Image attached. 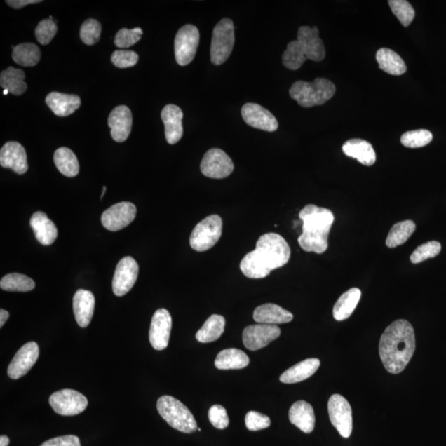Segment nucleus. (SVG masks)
<instances>
[{
	"instance_id": "1",
	"label": "nucleus",
	"mask_w": 446,
	"mask_h": 446,
	"mask_svg": "<svg viewBox=\"0 0 446 446\" xmlns=\"http://www.w3.org/2000/svg\"><path fill=\"white\" fill-rule=\"evenodd\" d=\"M290 257V245L283 236L264 234L257 241L255 250L241 260V271L250 278H266L273 269L285 266Z\"/></svg>"
},
{
	"instance_id": "2",
	"label": "nucleus",
	"mask_w": 446,
	"mask_h": 446,
	"mask_svg": "<svg viewBox=\"0 0 446 446\" xmlns=\"http://www.w3.org/2000/svg\"><path fill=\"white\" fill-rule=\"evenodd\" d=\"M416 349L414 329L406 320H395L380 338L379 356L384 368L397 374L405 370Z\"/></svg>"
},
{
	"instance_id": "3",
	"label": "nucleus",
	"mask_w": 446,
	"mask_h": 446,
	"mask_svg": "<svg viewBox=\"0 0 446 446\" xmlns=\"http://www.w3.org/2000/svg\"><path fill=\"white\" fill-rule=\"evenodd\" d=\"M303 232L297 241L306 252L323 254L328 248V236L334 222V215L327 208L309 204L299 212Z\"/></svg>"
},
{
	"instance_id": "4",
	"label": "nucleus",
	"mask_w": 446,
	"mask_h": 446,
	"mask_svg": "<svg viewBox=\"0 0 446 446\" xmlns=\"http://www.w3.org/2000/svg\"><path fill=\"white\" fill-rule=\"evenodd\" d=\"M326 57L323 41L319 37L317 27H301L297 32V39L287 45L282 55L283 66L291 71L299 69L306 60L322 62Z\"/></svg>"
},
{
	"instance_id": "5",
	"label": "nucleus",
	"mask_w": 446,
	"mask_h": 446,
	"mask_svg": "<svg viewBox=\"0 0 446 446\" xmlns=\"http://www.w3.org/2000/svg\"><path fill=\"white\" fill-rule=\"evenodd\" d=\"M336 86L324 78H317L313 82L297 81L290 90L292 100L304 108H312L326 104L336 93Z\"/></svg>"
},
{
	"instance_id": "6",
	"label": "nucleus",
	"mask_w": 446,
	"mask_h": 446,
	"mask_svg": "<svg viewBox=\"0 0 446 446\" xmlns=\"http://www.w3.org/2000/svg\"><path fill=\"white\" fill-rule=\"evenodd\" d=\"M156 407L161 417L174 429L187 434L198 430L192 412L178 399L165 395L158 399Z\"/></svg>"
},
{
	"instance_id": "7",
	"label": "nucleus",
	"mask_w": 446,
	"mask_h": 446,
	"mask_svg": "<svg viewBox=\"0 0 446 446\" xmlns=\"http://www.w3.org/2000/svg\"><path fill=\"white\" fill-rule=\"evenodd\" d=\"M234 44V23L230 18H223L212 32L210 48L212 63L216 66L224 63L230 57Z\"/></svg>"
},
{
	"instance_id": "8",
	"label": "nucleus",
	"mask_w": 446,
	"mask_h": 446,
	"mask_svg": "<svg viewBox=\"0 0 446 446\" xmlns=\"http://www.w3.org/2000/svg\"><path fill=\"white\" fill-rule=\"evenodd\" d=\"M222 232V220L220 216H208L194 227L190 236V245L196 252H206L219 241Z\"/></svg>"
},
{
	"instance_id": "9",
	"label": "nucleus",
	"mask_w": 446,
	"mask_h": 446,
	"mask_svg": "<svg viewBox=\"0 0 446 446\" xmlns=\"http://www.w3.org/2000/svg\"><path fill=\"white\" fill-rule=\"evenodd\" d=\"M49 403L60 416H76L86 410L88 399L76 390L62 389L50 395Z\"/></svg>"
},
{
	"instance_id": "10",
	"label": "nucleus",
	"mask_w": 446,
	"mask_h": 446,
	"mask_svg": "<svg viewBox=\"0 0 446 446\" xmlns=\"http://www.w3.org/2000/svg\"><path fill=\"white\" fill-rule=\"evenodd\" d=\"M201 39L196 27L187 25L181 27L175 39V55L180 66H187L193 62Z\"/></svg>"
},
{
	"instance_id": "11",
	"label": "nucleus",
	"mask_w": 446,
	"mask_h": 446,
	"mask_svg": "<svg viewBox=\"0 0 446 446\" xmlns=\"http://www.w3.org/2000/svg\"><path fill=\"white\" fill-rule=\"evenodd\" d=\"M328 413L332 424L344 438H349L353 428L350 403L340 394H334L328 401Z\"/></svg>"
},
{
	"instance_id": "12",
	"label": "nucleus",
	"mask_w": 446,
	"mask_h": 446,
	"mask_svg": "<svg viewBox=\"0 0 446 446\" xmlns=\"http://www.w3.org/2000/svg\"><path fill=\"white\" fill-rule=\"evenodd\" d=\"M201 170L206 177L224 179L234 172V164L225 151L218 148H212L204 155Z\"/></svg>"
},
{
	"instance_id": "13",
	"label": "nucleus",
	"mask_w": 446,
	"mask_h": 446,
	"mask_svg": "<svg viewBox=\"0 0 446 446\" xmlns=\"http://www.w3.org/2000/svg\"><path fill=\"white\" fill-rule=\"evenodd\" d=\"M281 328L277 325H250L244 329L243 340L244 346L250 351H258L266 347L281 336Z\"/></svg>"
},
{
	"instance_id": "14",
	"label": "nucleus",
	"mask_w": 446,
	"mask_h": 446,
	"mask_svg": "<svg viewBox=\"0 0 446 446\" xmlns=\"http://www.w3.org/2000/svg\"><path fill=\"white\" fill-rule=\"evenodd\" d=\"M137 208L133 203L122 202L107 209L102 215V224L107 230L117 231L128 227L136 217Z\"/></svg>"
},
{
	"instance_id": "15",
	"label": "nucleus",
	"mask_w": 446,
	"mask_h": 446,
	"mask_svg": "<svg viewBox=\"0 0 446 446\" xmlns=\"http://www.w3.org/2000/svg\"><path fill=\"white\" fill-rule=\"evenodd\" d=\"M39 346L34 342L23 345L8 365V377L18 379L29 373L39 359Z\"/></svg>"
},
{
	"instance_id": "16",
	"label": "nucleus",
	"mask_w": 446,
	"mask_h": 446,
	"mask_svg": "<svg viewBox=\"0 0 446 446\" xmlns=\"http://www.w3.org/2000/svg\"><path fill=\"white\" fill-rule=\"evenodd\" d=\"M138 264L133 257H127L121 259L116 267L113 280L114 295L122 297L133 289L137 280Z\"/></svg>"
},
{
	"instance_id": "17",
	"label": "nucleus",
	"mask_w": 446,
	"mask_h": 446,
	"mask_svg": "<svg viewBox=\"0 0 446 446\" xmlns=\"http://www.w3.org/2000/svg\"><path fill=\"white\" fill-rule=\"evenodd\" d=\"M172 318L165 309H158L153 315L149 332V340L156 351H163L169 345Z\"/></svg>"
},
{
	"instance_id": "18",
	"label": "nucleus",
	"mask_w": 446,
	"mask_h": 446,
	"mask_svg": "<svg viewBox=\"0 0 446 446\" xmlns=\"http://www.w3.org/2000/svg\"><path fill=\"white\" fill-rule=\"evenodd\" d=\"M241 115L245 123L254 128L271 133L278 129V121L275 116L257 104H245L241 109Z\"/></svg>"
},
{
	"instance_id": "19",
	"label": "nucleus",
	"mask_w": 446,
	"mask_h": 446,
	"mask_svg": "<svg viewBox=\"0 0 446 446\" xmlns=\"http://www.w3.org/2000/svg\"><path fill=\"white\" fill-rule=\"evenodd\" d=\"M0 165L11 169L18 175L25 174L29 170L25 147L20 143L8 142L0 151Z\"/></svg>"
},
{
	"instance_id": "20",
	"label": "nucleus",
	"mask_w": 446,
	"mask_h": 446,
	"mask_svg": "<svg viewBox=\"0 0 446 446\" xmlns=\"http://www.w3.org/2000/svg\"><path fill=\"white\" fill-rule=\"evenodd\" d=\"M108 124L111 128V136L115 142L126 141L133 126L131 110L125 105L116 107L109 116Z\"/></svg>"
},
{
	"instance_id": "21",
	"label": "nucleus",
	"mask_w": 446,
	"mask_h": 446,
	"mask_svg": "<svg viewBox=\"0 0 446 446\" xmlns=\"http://www.w3.org/2000/svg\"><path fill=\"white\" fill-rule=\"evenodd\" d=\"M183 112L178 106L168 104L161 112V119L165 125V134L167 142L170 145L177 143L182 138L184 130L182 119Z\"/></svg>"
},
{
	"instance_id": "22",
	"label": "nucleus",
	"mask_w": 446,
	"mask_h": 446,
	"mask_svg": "<svg viewBox=\"0 0 446 446\" xmlns=\"http://www.w3.org/2000/svg\"><path fill=\"white\" fill-rule=\"evenodd\" d=\"M95 299L92 292L79 290L73 299V310L74 318L81 327L89 326L93 315H94Z\"/></svg>"
},
{
	"instance_id": "23",
	"label": "nucleus",
	"mask_w": 446,
	"mask_h": 446,
	"mask_svg": "<svg viewBox=\"0 0 446 446\" xmlns=\"http://www.w3.org/2000/svg\"><path fill=\"white\" fill-rule=\"evenodd\" d=\"M46 104L59 117H67L80 108L81 97L77 95L52 92L46 96Z\"/></svg>"
},
{
	"instance_id": "24",
	"label": "nucleus",
	"mask_w": 446,
	"mask_h": 446,
	"mask_svg": "<svg viewBox=\"0 0 446 446\" xmlns=\"http://www.w3.org/2000/svg\"><path fill=\"white\" fill-rule=\"evenodd\" d=\"M30 225L36 238L44 245H52L58 238V231L54 222L43 212H36L32 216Z\"/></svg>"
},
{
	"instance_id": "25",
	"label": "nucleus",
	"mask_w": 446,
	"mask_h": 446,
	"mask_svg": "<svg viewBox=\"0 0 446 446\" xmlns=\"http://www.w3.org/2000/svg\"><path fill=\"white\" fill-rule=\"evenodd\" d=\"M290 421L304 433H311L315 427V414L310 403L301 400L292 404L289 413Z\"/></svg>"
},
{
	"instance_id": "26",
	"label": "nucleus",
	"mask_w": 446,
	"mask_h": 446,
	"mask_svg": "<svg viewBox=\"0 0 446 446\" xmlns=\"http://www.w3.org/2000/svg\"><path fill=\"white\" fill-rule=\"evenodd\" d=\"M253 318L258 323L277 325L290 323L294 316L281 306L266 304L255 309Z\"/></svg>"
},
{
	"instance_id": "27",
	"label": "nucleus",
	"mask_w": 446,
	"mask_h": 446,
	"mask_svg": "<svg viewBox=\"0 0 446 446\" xmlns=\"http://www.w3.org/2000/svg\"><path fill=\"white\" fill-rule=\"evenodd\" d=\"M342 151L346 156L354 158L360 164L371 166L375 163L376 154L373 146L362 139H351L344 144Z\"/></svg>"
},
{
	"instance_id": "28",
	"label": "nucleus",
	"mask_w": 446,
	"mask_h": 446,
	"mask_svg": "<svg viewBox=\"0 0 446 446\" xmlns=\"http://www.w3.org/2000/svg\"><path fill=\"white\" fill-rule=\"evenodd\" d=\"M320 362L316 358L306 359L292 366L281 374L280 380L283 384H296L308 379L319 369Z\"/></svg>"
},
{
	"instance_id": "29",
	"label": "nucleus",
	"mask_w": 446,
	"mask_h": 446,
	"mask_svg": "<svg viewBox=\"0 0 446 446\" xmlns=\"http://www.w3.org/2000/svg\"><path fill=\"white\" fill-rule=\"evenodd\" d=\"M360 297L361 291L357 288H352V289L344 292L334 306V318L337 320L349 318L359 304Z\"/></svg>"
},
{
	"instance_id": "30",
	"label": "nucleus",
	"mask_w": 446,
	"mask_h": 446,
	"mask_svg": "<svg viewBox=\"0 0 446 446\" xmlns=\"http://www.w3.org/2000/svg\"><path fill=\"white\" fill-rule=\"evenodd\" d=\"M249 363L248 355L236 348L222 351L215 360V366L218 370H222L243 369Z\"/></svg>"
},
{
	"instance_id": "31",
	"label": "nucleus",
	"mask_w": 446,
	"mask_h": 446,
	"mask_svg": "<svg viewBox=\"0 0 446 446\" xmlns=\"http://www.w3.org/2000/svg\"><path fill=\"white\" fill-rule=\"evenodd\" d=\"M379 67L392 76H401L407 72L405 62L400 55L388 48H381L376 53Z\"/></svg>"
},
{
	"instance_id": "32",
	"label": "nucleus",
	"mask_w": 446,
	"mask_h": 446,
	"mask_svg": "<svg viewBox=\"0 0 446 446\" xmlns=\"http://www.w3.org/2000/svg\"><path fill=\"white\" fill-rule=\"evenodd\" d=\"M25 79V73L22 69L11 67L0 74V86L12 95H21L27 89Z\"/></svg>"
},
{
	"instance_id": "33",
	"label": "nucleus",
	"mask_w": 446,
	"mask_h": 446,
	"mask_svg": "<svg viewBox=\"0 0 446 446\" xmlns=\"http://www.w3.org/2000/svg\"><path fill=\"white\" fill-rule=\"evenodd\" d=\"M54 162L58 170L67 177H74L80 171V165L74 153L67 147H60L55 151Z\"/></svg>"
},
{
	"instance_id": "34",
	"label": "nucleus",
	"mask_w": 446,
	"mask_h": 446,
	"mask_svg": "<svg viewBox=\"0 0 446 446\" xmlns=\"http://www.w3.org/2000/svg\"><path fill=\"white\" fill-rule=\"evenodd\" d=\"M225 324L226 320L222 316L212 315L196 333L197 340L201 343H208L218 340L224 332Z\"/></svg>"
},
{
	"instance_id": "35",
	"label": "nucleus",
	"mask_w": 446,
	"mask_h": 446,
	"mask_svg": "<svg viewBox=\"0 0 446 446\" xmlns=\"http://www.w3.org/2000/svg\"><path fill=\"white\" fill-rule=\"evenodd\" d=\"M12 58L20 66L32 67L40 62L41 50L34 43H22L13 49Z\"/></svg>"
},
{
	"instance_id": "36",
	"label": "nucleus",
	"mask_w": 446,
	"mask_h": 446,
	"mask_svg": "<svg viewBox=\"0 0 446 446\" xmlns=\"http://www.w3.org/2000/svg\"><path fill=\"white\" fill-rule=\"evenodd\" d=\"M415 230L416 224L413 221L407 220L396 223L388 235L386 240L388 248H395L405 243Z\"/></svg>"
},
{
	"instance_id": "37",
	"label": "nucleus",
	"mask_w": 446,
	"mask_h": 446,
	"mask_svg": "<svg viewBox=\"0 0 446 446\" xmlns=\"http://www.w3.org/2000/svg\"><path fill=\"white\" fill-rule=\"evenodd\" d=\"M35 282L21 273H13L2 278L0 287L4 291L29 292L34 289Z\"/></svg>"
},
{
	"instance_id": "38",
	"label": "nucleus",
	"mask_w": 446,
	"mask_h": 446,
	"mask_svg": "<svg viewBox=\"0 0 446 446\" xmlns=\"http://www.w3.org/2000/svg\"><path fill=\"white\" fill-rule=\"evenodd\" d=\"M388 4L393 15L398 18L403 26L408 27L411 25L415 18V11L410 3L406 0H390Z\"/></svg>"
},
{
	"instance_id": "39",
	"label": "nucleus",
	"mask_w": 446,
	"mask_h": 446,
	"mask_svg": "<svg viewBox=\"0 0 446 446\" xmlns=\"http://www.w3.org/2000/svg\"><path fill=\"white\" fill-rule=\"evenodd\" d=\"M432 139L433 136L428 130L420 129L403 134L401 142L407 148H420L428 145Z\"/></svg>"
},
{
	"instance_id": "40",
	"label": "nucleus",
	"mask_w": 446,
	"mask_h": 446,
	"mask_svg": "<svg viewBox=\"0 0 446 446\" xmlns=\"http://www.w3.org/2000/svg\"><path fill=\"white\" fill-rule=\"evenodd\" d=\"M441 250V245L438 241H428L422 244L413 252L410 259L413 264H419L425 260L438 257Z\"/></svg>"
},
{
	"instance_id": "41",
	"label": "nucleus",
	"mask_w": 446,
	"mask_h": 446,
	"mask_svg": "<svg viewBox=\"0 0 446 446\" xmlns=\"http://www.w3.org/2000/svg\"><path fill=\"white\" fill-rule=\"evenodd\" d=\"M102 27L99 21L90 18L83 23L81 27V39L88 46L95 45L99 41Z\"/></svg>"
},
{
	"instance_id": "42",
	"label": "nucleus",
	"mask_w": 446,
	"mask_h": 446,
	"mask_svg": "<svg viewBox=\"0 0 446 446\" xmlns=\"http://www.w3.org/2000/svg\"><path fill=\"white\" fill-rule=\"evenodd\" d=\"M143 34L140 27L133 29H123L116 34L114 43L119 48H128L140 41Z\"/></svg>"
},
{
	"instance_id": "43",
	"label": "nucleus",
	"mask_w": 446,
	"mask_h": 446,
	"mask_svg": "<svg viewBox=\"0 0 446 446\" xmlns=\"http://www.w3.org/2000/svg\"><path fill=\"white\" fill-rule=\"evenodd\" d=\"M58 26L53 20H44L39 23L36 27L35 36L41 45H48L57 34Z\"/></svg>"
},
{
	"instance_id": "44",
	"label": "nucleus",
	"mask_w": 446,
	"mask_h": 446,
	"mask_svg": "<svg viewBox=\"0 0 446 446\" xmlns=\"http://www.w3.org/2000/svg\"><path fill=\"white\" fill-rule=\"evenodd\" d=\"M112 62L116 67L123 69L134 67L138 62V55L133 50H116L112 55Z\"/></svg>"
},
{
	"instance_id": "45",
	"label": "nucleus",
	"mask_w": 446,
	"mask_h": 446,
	"mask_svg": "<svg viewBox=\"0 0 446 446\" xmlns=\"http://www.w3.org/2000/svg\"><path fill=\"white\" fill-rule=\"evenodd\" d=\"M245 421L246 428L252 431L268 428L271 424L269 417L255 411H250L245 415Z\"/></svg>"
},
{
	"instance_id": "46",
	"label": "nucleus",
	"mask_w": 446,
	"mask_h": 446,
	"mask_svg": "<svg viewBox=\"0 0 446 446\" xmlns=\"http://www.w3.org/2000/svg\"><path fill=\"white\" fill-rule=\"evenodd\" d=\"M208 419L217 429H226L229 426V417L226 409L221 405H213L209 409Z\"/></svg>"
},
{
	"instance_id": "47",
	"label": "nucleus",
	"mask_w": 446,
	"mask_h": 446,
	"mask_svg": "<svg viewBox=\"0 0 446 446\" xmlns=\"http://www.w3.org/2000/svg\"><path fill=\"white\" fill-rule=\"evenodd\" d=\"M40 446H81V444L78 436L67 435L46 440Z\"/></svg>"
},
{
	"instance_id": "48",
	"label": "nucleus",
	"mask_w": 446,
	"mask_h": 446,
	"mask_svg": "<svg viewBox=\"0 0 446 446\" xmlns=\"http://www.w3.org/2000/svg\"><path fill=\"white\" fill-rule=\"evenodd\" d=\"M41 0H7L9 6L15 9H20L29 4L41 3Z\"/></svg>"
},
{
	"instance_id": "49",
	"label": "nucleus",
	"mask_w": 446,
	"mask_h": 446,
	"mask_svg": "<svg viewBox=\"0 0 446 446\" xmlns=\"http://www.w3.org/2000/svg\"><path fill=\"white\" fill-rule=\"evenodd\" d=\"M9 318V313L6 310H0V327H3Z\"/></svg>"
},
{
	"instance_id": "50",
	"label": "nucleus",
	"mask_w": 446,
	"mask_h": 446,
	"mask_svg": "<svg viewBox=\"0 0 446 446\" xmlns=\"http://www.w3.org/2000/svg\"><path fill=\"white\" fill-rule=\"evenodd\" d=\"M11 443V440L7 435L0 436V446H8Z\"/></svg>"
},
{
	"instance_id": "51",
	"label": "nucleus",
	"mask_w": 446,
	"mask_h": 446,
	"mask_svg": "<svg viewBox=\"0 0 446 446\" xmlns=\"http://www.w3.org/2000/svg\"><path fill=\"white\" fill-rule=\"evenodd\" d=\"M106 190H107V188H106V186H104V187L103 188V192H102V194H101L100 199H103Z\"/></svg>"
},
{
	"instance_id": "52",
	"label": "nucleus",
	"mask_w": 446,
	"mask_h": 446,
	"mask_svg": "<svg viewBox=\"0 0 446 446\" xmlns=\"http://www.w3.org/2000/svg\"><path fill=\"white\" fill-rule=\"evenodd\" d=\"M8 93H9V91H8V90H4L3 94H4V95H7L8 94Z\"/></svg>"
}]
</instances>
